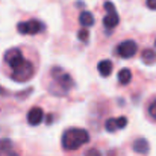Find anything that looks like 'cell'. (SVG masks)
Listing matches in <instances>:
<instances>
[{
	"instance_id": "cell-8",
	"label": "cell",
	"mask_w": 156,
	"mask_h": 156,
	"mask_svg": "<svg viewBox=\"0 0 156 156\" xmlns=\"http://www.w3.org/2000/svg\"><path fill=\"white\" fill-rule=\"evenodd\" d=\"M118 21H120V17H118L117 11H112V12H108V14L105 15L103 26L108 27V29H112V27H115V26L118 24Z\"/></svg>"
},
{
	"instance_id": "cell-4",
	"label": "cell",
	"mask_w": 156,
	"mask_h": 156,
	"mask_svg": "<svg viewBox=\"0 0 156 156\" xmlns=\"http://www.w3.org/2000/svg\"><path fill=\"white\" fill-rule=\"evenodd\" d=\"M44 29H46V26L40 20H29V21H23V23L17 24V30L21 35H37V34L43 32Z\"/></svg>"
},
{
	"instance_id": "cell-11",
	"label": "cell",
	"mask_w": 156,
	"mask_h": 156,
	"mask_svg": "<svg viewBox=\"0 0 156 156\" xmlns=\"http://www.w3.org/2000/svg\"><path fill=\"white\" fill-rule=\"evenodd\" d=\"M79 23H80V26H83V27L93 26V24H94V17H93V14L88 12V11L80 12V15H79Z\"/></svg>"
},
{
	"instance_id": "cell-15",
	"label": "cell",
	"mask_w": 156,
	"mask_h": 156,
	"mask_svg": "<svg viewBox=\"0 0 156 156\" xmlns=\"http://www.w3.org/2000/svg\"><path fill=\"white\" fill-rule=\"evenodd\" d=\"M105 129L108 132H115L117 130V124H115V118H108L105 121Z\"/></svg>"
},
{
	"instance_id": "cell-19",
	"label": "cell",
	"mask_w": 156,
	"mask_h": 156,
	"mask_svg": "<svg viewBox=\"0 0 156 156\" xmlns=\"http://www.w3.org/2000/svg\"><path fill=\"white\" fill-rule=\"evenodd\" d=\"M0 156H20L14 149H9V150H5V152H2Z\"/></svg>"
},
{
	"instance_id": "cell-10",
	"label": "cell",
	"mask_w": 156,
	"mask_h": 156,
	"mask_svg": "<svg viewBox=\"0 0 156 156\" xmlns=\"http://www.w3.org/2000/svg\"><path fill=\"white\" fill-rule=\"evenodd\" d=\"M112 68L114 67H112V62L109 59H102L99 62V65H97V70H99L100 76H103V77H108L112 73Z\"/></svg>"
},
{
	"instance_id": "cell-3",
	"label": "cell",
	"mask_w": 156,
	"mask_h": 156,
	"mask_svg": "<svg viewBox=\"0 0 156 156\" xmlns=\"http://www.w3.org/2000/svg\"><path fill=\"white\" fill-rule=\"evenodd\" d=\"M3 61H5V64H6L11 70H15V68H18L20 65H23V62H24L26 59H24V55L21 52V49L12 47V49H9V50L5 52Z\"/></svg>"
},
{
	"instance_id": "cell-20",
	"label": "cell",
	"mask_w": 156,
	"mask_h": 156,
	"mask_svg": "<svg viewBox=\"0 0 156 156\" xmlns=\"http://www.w3.org/2000/svg\"><path fill=\"white\" fill-rule=\"evenodd\" d=\"M85 156H102V153H100L97 149H90V150L85 153Z\"/></svg>"
},
{
	"instance_id": "cell-7",
	"label": "cell",
	"mask_w": 156,
	"mask_h": 156,
	"mask_svg": "<svg viewBox=\"0 0 156 156\" xmlns=\"http://www.w3.org/2000/svg\"><path fill=\"white\" fill-rule=\"evenodd\" d=\"M44 118V112L41 108L35 106V108H30V111L27 112V121L30 126H38Z\"/></svg>"
},
{
	"instance_id": "cell-13",
	"label": "cell",
	"mask_w": 156,
	"mask_h": 156,
	"mask_svg": "<svg viewBox=\"0 0 156 156\" xmlns=\"http://www.w3.org/2000/svg\"><path fill=\"white\" fill-rule=\"evenodd\" d=\"M132 80V71L129 68H123L118 71V82L121 85H127Z\"/></svg>"
},
{
	"instance_id": "cell-16",
	"label": "cell",
	"mask_w": 156,
	"mask_h": 156,
	"mask_svg": "<svg viewBox=\"0 0 156 156\" xmlns=\"http://www.w3.org/2000/svg\"><path fill=\"white\" fill-rule=\"evenodd\" d=\"M115 124H117V129H124V127L127 126V118H126V117L115 118Z\"/></svg>"
},
{
	"instance_id": "cell-18",
	"label": "cell",
	"mask_w": 156,
	"mask_h": 156,
	"mask_svg": "<svg viewBox=\"0 0 156 156\" xmlns=\"http://www.w3.org/2000/svg\"><path fill=\"white\" fill-rule=\"evenodd\" d=\"M149 114H150V115H152V117L156 120V99L152 102V105L149 106Z\"/></svg>"
},
{
	"instance_id": "cell-14",
	"label": "cell",
	"mask_w": 156,
	"mask_h": 156,
	"mask_svg": "<svg viewBox=\"0 0 156 156\" xmlns=\"http://www.w3.org/2000/svg\"><path fill=\"white\" fill-rule=\"evenodd\" d=\"M9 149H14L12 141L8 140V138H2V140H0V153L5 152V150H9Z\"/></svg>"
},
{
	"instance_id": "cell-6",
	"label": "cell",
	"mask_w": 156,
	"mask_h": 156,
	"mask_svg": "<svg viewBox=\"0 0 156 156\" xmlns=\"http://www.w3.org/2000/svg\"><path fill=\"white\" fill-rule=\"evenodd\" d=\"M136 50H138L136 43L132 41V40H126V41H123V43H120V44L117 46L115 53H117L120 58L127 59V58H132V56L136 53Z\"/></svg>"
},
{
	"instance_id": "cell-21",
	"label": "cell",
	"mask_w": 156,
	"mask_h": 156,
	"mask_svg": "<svg viewBox=\"0 0 156 156\" xmlns=\"http://www.w3.org/2000/svg\"><path fill=\"white\" fill-rule=\"evenodd\" d=\"M146 5H147L149 9H156V0H147Z\"/></svg>"
},
{
	"instance_id": "cell-23",
	"label": "cell",
	"mask_w": 156,
	"mask_h": 156,
	"mask_svg": "<svg viewBox=\"0 0 156 156\" xmlns=\"http://www.w3.org/2000/svg\"><path fill=\"white\" fill-rule=\"evenodd\" d=\"M155 47H156V41H155Z\"/></svg>"
},
{
	"instance_id": "cell-22",
	"label": "cell",
	"mask_w": 156,
	"mask_h": 156,
	"mask_svg": "<svg viewBox=\"0 0 156 156\" xmlns=\"http://www.w3.org/2000/svg\"><path fill=\"white\" fill-rule=\"evenodd\" d=\"M52 120H53L52 115H47V124H52Z\"/></svg>"
},
{
	"instance_id": "cell-9",
	"label": "cell",
	"mask_w": 156,
	"mask_h": 156,
	"mask_svg": "<svg viewBox=\"0 0 156 156\" xmlns=\"http://www.w3.org/2000/svg\"><path fill=\"white\" fill-rule=\"evenodd\" d=\"M133 152H136V153H141V155H146L147 152H149V141L146 140V138H138V140H135L133 141Z\"/></svg>"
},
{
	"instance_id": "cell-2",
	"label": "cell",
	"mask_w": 156,
	"mask_h": 156,
	"mask_svg": "<svg viewBox=\"0 0 156 156\" xmlns=\"http://www.w3.org/2000/svg\"><path fill=\"white\" fill-rule=\"evenodd\" d=\"M34 73H35L34 64L30 61H24L23 65H20L18 68H15V70L11 71V79L14 82L24 83V82H27V80H30L34 77Z\"/></svg>"
},
{
	"instance_id": "cell-12",
	"label": "cell",
	"mask_w": 156,
	"mask_h": 156,
	"mask_svg": "<svg viewBox=\"0 0 156 156\" xmlns=\"http://www.w3.org/2000/svg\"><path fill=\"white\" fill-rule=\"evenodd\" d=\"M141 59H143L147 65L155 64V62H156V53H155V50H152V49H144V50H143V55H141Z\"/></svg>"
},
{
	"instance_id": "cell-5",
	"label": "cell",
	"mask_w": 156,
	"mask_h": 156,
	"mask_svg": "<svg viewBox=\"0 0 156 156\" xmlns=\"http://www.w3.org/2000/svg\"><path fill=\"white\" fill-rule=\"evenodd\" d=\"M53 73V79L56 80V83L64 90V93H67L68 90H71L74 87V80L71 79V76L68 73H64L59 67H53L52 68Z\"/></svg>"
},
{
	"instance_id": "cell-17",
	"label": "cell",
	"mask_w": 156,
	"mask_h": 156,
	"mask_svg": "<svg viewBox=\"0 0 156 156\" xmlns=\"http://www.w3.org/2000/svg\"><path fill=\"white\" fill-rule=\"evenodd\" d=\"M77 37H79V40H80V41L87 43V41H88V37H90V34H88V30H87V29H82V30H79Z\"/></svg>"
},
{
	"instance_id": "cell-1",
	"label": "cell",
	"mask_w": 156,
	"mask_h": 156,
	"mask_svg": "<svg viewBox=\"0 0 156 156\" xmlns=\"http://www.w3.org/2000/svg\"><path fill=\"white\" fill-rule=\"evenodd\" d=\"M61 143H62L64 150H77L83 144L90 143V133L85 129L71 127V129H67L64 132Z\"/></svg>"
}]
</instances>
